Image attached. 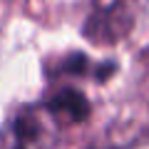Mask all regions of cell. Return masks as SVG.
<instances>
[{"instance_id": "obj_1", "label": "cell", "mask_w": 149, "mask_h": 149, "mask_svg": "<svg viewBox=\"0 0 149 149\" xmlns=\"http://www.w3.org/2000/svg\"><path fill=\"white\" fill-rule=\"evenodd\" d=\"M57 119L47 104H25L0 127V149H55L60 139Z\"/></svg>"}]
</instances>
